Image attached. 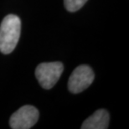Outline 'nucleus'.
<instances>
[{
    "mask_svg": "<svg viewBox=\"0 0 129 129\" xmlns=\"http://www.w3.org/2000/svg\"><path fill=\"white\" fill-rule=\"evenodd\" d=\"M21 33V20L15 14H8L0 24V52L10 54L14 50Z\"/></svg>",
    "mask_w": 129,
    "mask_h": 129,
    "instance_id": "1",
    "label": "nucleus"
},
{
    "mask_svg": "<svg viewBox=\"0 0 129 129\" xmlns=\"http://www.w3.org/2000/svg\"><path fill=\"white\" fill-rule=\"evenodd\" d=\"M64 71L61 62H46L38 64L35 69V76L40 86L45 90H50L57 83Z\"/></svg>",
    "mask_w": 129,
    "mask_h": 129,
    "instance_id": "2",
    "label": "nucleus"
},
{
    "mask_svg": "<svg viewBox=\"0 0 129 129\" xmlns=\"http://www.w3.org/2000/svg\"><path fill=\"white\" fill-rule=\"evenodd\" d=\"M94 78L95 74L89 66L81 64L77 66L69 78V91L74 94L81 93L91 86L94 81Z\"/></svg>",
    "mask_w": 129,
    "mask_h": 129,
    "instance_id": "3",
    "label": "nucleus"
},
{
    "mask_svg": "<svg viewBox=\"0 0 129 129\" xmlns=\"http://www.w3.org/2000/svg\"><path fill=\"white\" fill-rule=\"evenodd\" d=\"M39 111L30 105H25L17 110L9 119L10 127L13 129H29L37 122Z\"/></svg>",
    "mask_w": 129,
    "mask_h": 129,
    "instance_id": "4",
    "label": "nucleus"
},
{
    "mask_svg": "<svg viewBox=\"0 0 129 129\" xmlns=\"http://www.w3.org/2000/svg\"><path fill=\"white\" fill-rule=\"evenodd\" d=\"M110 116L107 111L99 109L84 121L81 129H107L109 126Z\"/></svg>",
    "mask_w": 129,
    "mask_h": 129,
    "instance_id": "5",
    "label": "nucleus"
},
{
    "mask_svg": "<svg viewBox=\"0 0 129 129\" xmlns=\"http://www.w3.org/2000/svg\"><path fill=\"white\" fill-rule=\"evenodd\" d=\"M88 0H64L66 9L69 12H76L81 9Z\"/></svg>",
    "mask_w": 129,
    "mask_h": 129,
    "instance_id": "6",
    "label": "nucleus"
}]
</instances>
